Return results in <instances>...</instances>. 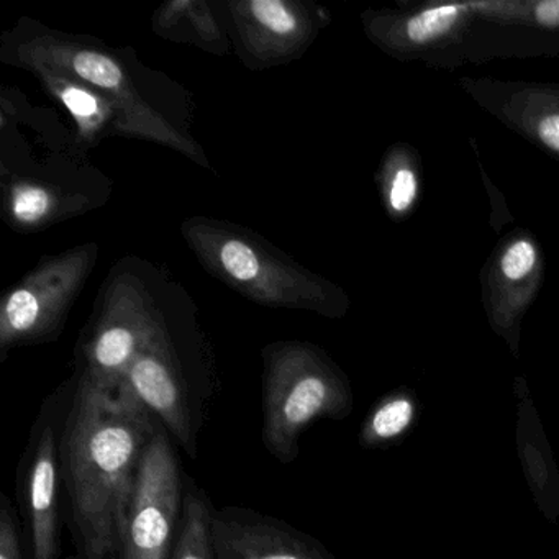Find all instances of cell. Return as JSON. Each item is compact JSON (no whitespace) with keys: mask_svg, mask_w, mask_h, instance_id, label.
Segmentation results:
<instances>
[{"mask_svg":"<svg viewBox=\"0 0 559 559\" xmlns=\"http://www.w3.org/2000/svg\"><path fill=\"white\" fill-rule=\"evenodd\" d=\"M155 336V330L139 319L107 323L91 346L84 379L100 391L117 392L136 356Z\"/></svg>","mask_w":559,"mask_h":559,"instance_id":"cell-7","label":"cell"},{"mask_svg":"<svg viewBox=\"0 0 559 559\" xmlns=\"http://www.w3.org/2000/svg\"><path fill=\"white\" fill-rule=\"evenodd\" d=\"M58 94H60L61 100H63L68 110L81 122L93 123L99 117V99L94 94H91L90 91L84 90V87L67 84V86H61L58 90Z\"/></svg>","mask_w":559,"mask_h":559,"instance_id":"cell-18","label":"cell"},{"mask_svg":"<svg viewBox=\"0 0 559 559\" xmlns=\"http://www.w3.org/2000/svg\"><path fill=\"white\" fill-rule=\"evenodd\" d=\"M152 412L126 381L117 392L81 379L61 435V476L84 559H109L120 545L140 461L155 435Z\"/></svg>","mask_w":559,"mask_h":559,"instance_id":"cell-1","label":"cell"},{"mask_svg":"<svg viewBox=\"0 0 559 559\" xmlns=\"http://www.w3.org/2000/svg\"><path fill=\"white\" fill-rule=\"evenodd\" d=\"M418 179L411 166H399L392 173L388 185L389 209L395 214L411 211L417 201Z\"/></svg>","mask_w":559,"mask_h":559,"instance_id":"cell-16","label":"cell"},{"mask_svg":"<svg viewBox=\"0 0 559 559\" xmlns=\"http://www.w3.org/2000/svg\"><path fill=\"white\" fill-rule=\"evenodd\" d=\"M345 388L333 366L309 345L289 343L266 353L263 395V444L280 463L300 453L304 431L325 417H338Z\"/></svg>","mask_w":559,"mask_h":559,"instance_id":"cell-2","label":"cell"},{"mask_svg":"<svg viewBox=\"0 0 559 559\" xmlns=\"http://www.w3.org/2000/svg\"><path fill=\"white\" fill-rule=\"evenodd\" d=\"M215 257L221 270L230 277L231 281L243 287V289L261 293L270 289V271L264 263L263 254L258 253L248 241L240 238H222L215 245Z\"/></svg>","mask_w":559,"mask_h":559,"instance_id":"cell-9","label":"cell"},{"mask_svg":"<svg viewBox=\"0 0 559 559\" xmlns=\"http://www.w3.org/2000/svg\"><path fill=\"white\" fill-rule=\"evenodd\" d=\"M0 559H25L21 525L8 496H0Z\"/></svg>","mask_w":559,"mask_h":559,"instance_id":"cell-17","label":"cell"},{"mask_svg":"<svg viewBox=\"0 0 559 559\" xmlns=\"http://www.w3.org/2000/svg\"><path fill=\"white\" fill-rule=\"evenodd\" d=\"M538 264V250L528 238H516L500 254L499 273L510 283H522Z\"/></svg>","mask_w":559,"mask_h":559,"instance_id":"cell-13","label":"cell"},{"mask_svg":"<svg viewBox=\"0 0 559 559\" xmlns=\"http://www.w3.org/2000/svg\"><path fill=\"white\" fill-rule=\"evenodd\" d=\"M123 381L132 388L143 405L159 418L163 427L185 448L186 453L191 457L198 456L188 389L171 358V352L158 335L136 356Z\"/></svg>","mask_w":559,"mask_h":559,"instance_id":"cell-6","label":"cell"},{"mask_svg":"<svg viewBox=\"0 0 559 559\" xmlns=\"http://www.w3.org/2000/svg\"><path fill=\"white\" fill-rule=\"evenodd\" d=\"M67 559H80V558H76V556H70V558H67Z\"/></svg>","mask_w":559,"mask_h":559,"instance_id":"cell-21","label":"cell"},{"mask_svg":"<svg viewBox=\"0 0 559 559\" xmlns=\"http://www.w3.org/2000/svg\"><path fill=\"white\" fill-rule=\"evenodd\" d=\"M53 209V198L40 186L25 185L15 189L12 212L21 224H37Z\"/></svg>","mask_w":559,"mask_h":559,"instance_id":"cell-15","label":"cell"},{"mask_svg":"<svg viewBox=\"0 0 559 559\" xmlns=\"http://www.w3.org/2000/svg\"><path fill=\"white\" fill-rule=\"evenodd\" d=\"M467 12L466 5H437L408 19L405 38L412 45H427L450 34Z\"/></svg>","mask_w":559,"mask_h":559,"instance_id":"cell-11","label":"cell"},{"mask_svg":"<svg viewBox=\"0 0 559 559\" xmlns=\"http://www.w3.org/2000/svg\"><path fill=\"white\" fill-rule=\"evenodd\" d=\"M185 492L175 447L163 425L140 461L120 535L122 559H169L181 522Z\"/></svg>","mask_w":559,"mask_h":559,"instance_id":"cell-3","label":"cell"},{"mask_svg":"<svg viewBox=\"0 0 559 559\" xmlns=\"http://www.w3.org/2000/svg\"><path fill=\"white\" fill-rule=\"evenodd\" d=\"M535 19L543 27H559V0H546L536 5Z\"/></svg>","mask_w":559,"mask_h":559,"instance_id":"cell-20","label":"cell"},{"mask_svg":"<svg viewBox=\"0 0 559 559\" xmlns=\"http://www.w3.org/2000/svg\"><path fill=\"white\" fill-rule=\"evenodd\" d=\"M536 139L546 146V148L559 155V110L543 114L535 120Z\"/></svg>","mask_w":559,"mask_h":559,"instance_id":"cell-19","label":"cell"},{"mask_svg":"<svg viewBox=\"0 0 559 559\" xmlns=\"http://www.w3.org/2000/svg\"><path fill=\"white\" fill-rule=\"evenodd\" d=\"M414 407L407 399L385 402L378 408L369 421V433L378 440L397 437L411 424Z\"/></svg>","mask_w":559,"mask_h":559,"instance_id":"cell-14","label":"cell"},{"mask_svg":"<svg viewBox=\"0 0 559 559\" xmlns=\"http://www.w3.org/2000/svg\"><path fill=\"white\" fill-rule=\"evenodd\" d=\"M70 68L84 83L93 84L114 96L129 94L122 68L107 55L91 50L74 51L70 60Z\"/></svg>","mask_w":559,"mask_h":559,"instance_id":"cell-10","label":"cell"},{"mask_svg":"<svg viewBox=\"0 0 559 559\" xmlns=\"http://www.w3.org/2000/svg\"><path fill=\"white\" fill-rule=\"evenodd\" d=\"M61 437L57 421H41L28 447L24 513L28 559H60Z\"/></svg>","mask_w":559,"mask_h":559,"instance_id":"cell-4","label":"cell"},{"mask_svg":"<svg viewBox=\"0 0 559 559\" xmlns=\"http://www.w3.org/2000/svg\"><path fill=\"white\" fill-rule=\"evenodd\" d=\"M212 513L214 509L204 490L192 489L186 493L178 536L169 559H217Z\"/></svg>","mask_w":559,"mask_h":559,"instance_id":"cell-8","label":"cell"},{"mask_svg":"<svg viewBox=\"0 0 559 559\" xmlns=\"http://www.w3.org/2000/svg\"><path fill=\"white\" fill-rule=\"evenodd\" d=\"M258 31L286 41L300 34V19L283 0H253L247 4Z\"/></svg>","mask_w":559,"mask_h":559,"instance_id":"cell-12","label":"cell"},{"mask_svg":"<svg viewBox=\"0 0 559 559\" xmlns=\"http://www.w3.org/2000/svg\"><path fill=\"white\" fill-rule=\"evenodd\" d=\"M217 559H333L309 533L243 507L212 513Z\"/></svg>","mask_w":559,"mask_h":559,"instance_id":"cell-5","label":"cell"}]
</instances>
